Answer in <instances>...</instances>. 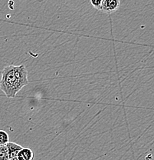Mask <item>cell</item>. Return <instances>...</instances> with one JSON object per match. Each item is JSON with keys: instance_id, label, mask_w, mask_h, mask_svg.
I'll return each mask as SVG.
<instances>
[{"instance_id": "cell-3", "label": "cell", "mask_w": 154, "mask_h": 160, "mask_svg": "<svg viewBox=\"0 0 154 160\" xmlns=\"http://www.w3.org/2000/svg\"><path fill=\"white\" fill-rule=\"evenodd\" d=\"M6 146L7 147L9 159H12L13 157H16L19 152L22 149V146L17 144V143L13 142H8L6 144Z\"/></svg>"}, {"instance_id": "cell-6", "label": "cell", "mask_w": 154, "mask_h": 160, "mask_svg": "<svg viewBox=\"0 0 154 160\" xmlns=\"http://www.w3.org/2000/svg\"><path fill=\"white\" fill-rule=\"evenodd\" d=\"M8 142H9L8 133L4 130H0V145H6Z\"/></svg>"}, {"instance_id": "cell-4", "label": "cell", "mask_w": 154, "mask_h": 160, "mask_svg": "<svg viewBox=\"0 0 154 160\" xmlns=\"http://www.w3.org/2000/svg\"><path fill=\"white\" fill-rule=\"evenodd\" d=\"M19 160H32L34 158V152L30 148H23L17 155Z\"/></svg>"}, {"instance_id": "cell-1", "label": "cell", "mask_w": 154, "mask_h": 160, "mask_svg": "<svg viewBox=\"0 0 154 160\" xmlns=\"http://www.w3.org/2000/svg\"><path fill=\"white\" fill-rule=\"evenodd\" d=\"M1 74L0 89L8 98H15L24 86L29 84L28 71L25 65L5 66Z\"/></svg>"}, {"instance_id": "cell-5", "label": "cell", "mask_w": 154, "mask_h": 160, "mask_svg": "<svg viewBox=\"0 0 154 160\" xmlns=\"http://www.w3.org/2000/svg\"><path fill=\"white\" fill-rule=\"evenodd\" d=\"M9 153L6 145H0V160H9Z\"/></svg>"}, {"instance_id": "cell-8", "label": "cell", "mask_w": 154, "mask_h": 160, "mask_svg": "<svg viewBox=\"0 0 154 160\" xmlns=\"http://www.w3.org/2000/svg\"><path fill=\"white\" fill-rule=\"evenodd\" d=\"M9 160H19V159H18L17 156H16V157H13L12 158V159H9Z\"/></svg>"}, {"instance_id": "cell-7", "label": "cell", "mask_w": 154, "mask_h": 160, "mask_svg": "<svg viewBox=\"0 0 154 160\" xmlns=\"http://www.w3.org/2000/svg\"><path fill=\"white\" fill-rule=\"evenodd\" d=\"M102 0H90V2L91 4V6L94 9L100 10V5H101Z\"/></svg>"}, {"instance_id": "cell-2", "label": "cell", "mask_w": 154, "mask_h": 160, "mask_svg": "<svg viewBox=\"0 0 154 160\" xmlns=\"http://www.w3.org/2000/svg\"><path fill=\"white\" fill-rule=\"evenodd\" d=\"M120 6V0H102L100 10L106 13H112L117 11Z\"/></svg>"}]
</instances>
